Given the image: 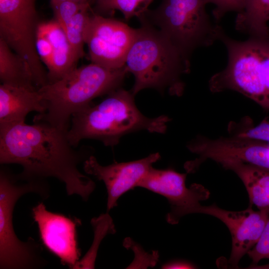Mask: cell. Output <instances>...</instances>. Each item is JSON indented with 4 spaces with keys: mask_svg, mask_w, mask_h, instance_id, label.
<instances>
[{
    "mask_svg": "<svg viewBox=\"0 0 269 269\" xmlns=\"http://www.w3.org/2000/svg\"><path fill=\"white\" fill-rule=\"evenodd\" d=\"M67 133L42 121L0 124V163L21 166L18 175L22 179L56 178L68 195L87 201L96 185L78 165L91 155L83 147L75 149Z\"/></svg>",
    "mask_w": 269,
    "mask_h": 269,
    "instance_id": "6da1fadb",
    "label": "cell"
},
{
    "mask_svg": "<svg viewBox=\"0 0 269 269\" xmlns=\"http://www.w3.org/2000/svg\"><path fill=\"white\" fill-rule=\"evenodd\" d=\"M138 18L141 26L136 28L125 65L134 78L131 92L135 95L151 88L181 96L185 87L181 77L190 71L189 58L146 19Z\"/></svg>",
    "mask_w": 269,
    "mask_h": 269,
    "instance_id": "7a4b0ae2",
    "label": "cell"
},
{
    "mask_svg": "<svg viewBox=\"0 0 269 269\" xmlns=\"http://www.w3.org/2000/svg\"><path fill=\"white\" fill-rule=\"evenodd\" d=\"M134 96L131 91L120 88L99 104L73 114L67 133L71 145L76 148L82 140L93 139L113 147L122 136L136 131L164 133L170 118L146 117L137 108Z\"/></svg>",
    "mask_w": 269,
    "mask_h": 269,
    "instance_id": "3957f363",
    "label": "cell"
},
{
    "mask_svg": "<svg viewBox=\"0 0 269 269\" xmlns=\"http://www.w3.org/2000/svg\"><path fill=\"white\" fill-rule=\"evenodd\" d=\"M128 73L126 66L108 69L94 63L76 67L61 79L38 88L45 112L35 116L68 131L72 116L95 98L121 88Z\"/></svg>",
    "mask_w": 269,
    "mask_h": 269,
    "instance_id": "277c9868",
    "label": "cell"
},
{
    "mask_svg": "<svg viewBox=\"0 0 269 269\" xmlns=\"http://www.w3.org/2000/svg\"><path fill=\"white\" fill-rule=\"evenodd\" d=\"M218 40L227 48L228 62L210 79V91H237L269 110V38L237 41L222 29Z\"/></svg>",
    "mask_w": 269,
    "mask_h": 269,
    "instance_id": "5b68a950",
    "label": "cell"
},
{
    "mask_svg": "<svg viewBox=\"0 0 269 269\" xmlns=\"http://www.w3.org/2000/svg\"><path fill=\"white\" fill-rule=\"evenodd\" d=\"M34 193L45 199L49 187L45 179H22L5 168L0 170V269H34L44 267L41 248L31 237L20 240L12 223L14 206L20 197Z\"/></svg>",
    "mask_w": 269,
    "mask_h": 269,
    "instance_id": "8992f818",
    "label": "cell"
},
{
    "mask_svg": "<svg viewBox=\"0 0 269 269\" xmlns=\"http://www.w3.org/2000/svg\"><path fill=\"white\" fill-rule=\"evenodd\" d=\"M206 4L205 0H161L156 8L148 9L138 17L159 29L189 58L195 49L218 40L222 29L211 22Z\"/></svg>",
    "mask_w": 269,
    "mask_h": 269,
    "instance_id": "52a82bcc",
    "label": "cell"
},
{
    "mask_svg": "<svg viewBox=\"0 0 269 269\" xmlns=\"http://www.w3.org/2000/svg\"><path fill=\"white\" fill-rule=\"evenodd\" d=\"M187 147L198 156L185 163L187 173L195 172L209 159L219 164L242 162L269 171V143L265 141L232 135L216 139L198 136L191 140Z\"/></svg>",
    "mask_w": 269,
    "mask_h": 269,
    "instance_id": "ba28073f",
    "label": "cell"
},
{
    "mask_svg": "<svg viewBox=\"0 0 269 269\" xmlns=\"http://www.w3.org/2000/svg\"><path fill=\"white\" fill-rule=\"evenodd\" d=\"M136 30L118 19L90 14L85 43L92 63L112 69L124 67Z\"/></svg>",
    "mask_w": 269,
    "mask_h": 269,
    "instance_id": "9c48e42d",
    "label": "cell"
},
{
    "mask_svg": "<svg viewBox=\"0 0 269 269\" xmlns=\"http://www.w3.org/2000/svg\"><path fill=\"white\" fill-rule=\"evenodd\" d=\"M186 173L173 169H159L150 167L138 187L147 189L165 197L170 207L166 219L171 224H177L181 217L192 214L200 201L207 199L210 192L201 184L186 187Z\"/></svg>",
    "mask_w": 269,
    "mask_h": 269,
    "instance_id": "30bf717a",
    "label": "cell"
},
{
    "mask_svg": "<svg viewBox=\"0 0 269 269\" xmlns=\"http://www.w3.org/2000/svg\"><path fill=\"white\" fill-rule=\"evenodd\" d=\"M192 213H202L214 216L223 222L232 237L230 265L238 268L242 258L252 249L260 238L269 217V210H254L251 206L240 211L226 210L214 204L202 206L200 203Z\"/></svg>",
    "mask_w": 269,
    "mask_h": 269,
    "instance_id": "8fae6325",
    "label": "cell"
},
{
    "mask_svg": "<svg viewBox=\"0 0 269 269\" xmlns=\"http://www.w3.org/2000/svg\"><path fill=\"white\" fill-rule=\"evenodd\" d=\"M32 215L37 224L42 244L61 264L72 269L80 260L77 228L81 221L47 210L43 202L32 209Z\"/></svg>",
    "mask_w": 269,
    "mask_h": 269,
    "instance_id": "7c38bea8",
    "label": "cell"
},
{
    "mask_svg": "<svg viewBox=\"0 0 269 269\" xmlns=\"http://www.w3.org/2000/svg\"><path fill=\"white\" fill-rule=\"evenodd\" d=\"M160 158L159 153L143 158L104 166L91 155L84 162L85 172L102 181L107 191V212L117 206L119 198L138 185L152 164Z\"/></svg>",
    "mask_w": 269,
    "mask_h": 269,
    "instance_id": "4fadbf2b",
    "label": "cell"
},
{
    "mask_svg": "<svg viewBox=\"0 0 269 269\" xmlns=\"http://www.w3.org/2000/svg\"><path fill=\"white\" fill-rule=\"evenodd\" d=\"M31 112H45L37 88L0 84V124L24 123Z\"/></svg>",
    "mask_w": 269,
    "mask_h": 269,
    "instance_id": "5bb4252c",
    "label": "cell"
},
{
    "mask_svg": "<svg viewBox=\"0 0 269 269\" xmlns=\"http://www.w3.org/2000/svg\"><path fill=\"white\" fill-rule=\"evenodd\" d=\"M49 39L53 48L48 68V83L55 82L77 67L76 60L65 32L55 20L40 22L37 28Z\"/></svg>",
    "mask_w": 269,
    "mask_h": 269,
    "instance_id": "9a60e30c",
    "label": "cell"
},
{
    "mask_svg": "<svg viewBox=\"0 0 269 269\" xmlns=\"http://www.w3.org/2000/svg\"><path fill=\"white\" fill-rule=\"evenodd\" d=\"M220 164L233 171L241 179L251 205H255L258 210H269V171L239 162L226 161Z\"/></svg>",
    "mask_w": 269,
    "mask_h": 269,
    "instance_id": "2e32d148",
    "label": "cell"
},
{
    "mask_svg": "<svg viewBox=\"0 0 269 269\" xmlns=\"http://www.w3.org/2000/svg\"><path fill=\"white\" fill-rule=\"evenodd\" d=\"M235 21L236 29L250 37L269 38V0H246Z\"/></svg>",
    "mask_w": 269,
    "mask_h": 269,
    "instance_id": "e0dca14e",
    "label": "cell"
},
{
    "mask_svg": "<svg viewBox=\"0 0 269 269\" xmlns=\"http://www.w3.org/2000/svg\"><path fill=\"white\" fill-rule=\"evenodd\" d=\"M0 80L4 85L37 88L23 60L1 38Z\"/></svg>",
    "mask_w": 269,
    "mask_h": 269,
    "instance_id": "ac0fdd59",
    "label": "cell"
},
{
    "mask_svg": "<svg viewBox=\"0 0 269 269\" xmlns=\"http://www.w3.org/2000/svg\"><path fill=\"white\" fill-rule=\"evenodd\" d=\"M91 224L94 234L93 244L87 253L75 264L73 269H94L100 243L107 234H113L116 232L113 220L108 212L93 218Z\"/></svg>",
    "mask_w": 269,
    "mask_h": 269,
    "instance_id": "d6986e66",
    "label": "cell"
},
{
    "mask_svg": "<svg viewBox=\"0 0 269 269\" xmlns=\"http://www.w3.org/2000/svg\"><path fill=\"white\" fill-rule=\"evenodd\" d=\"M90 7L81 10L68 21L61 25L78 61L84 55V45L86 29L90 16Z\"/></svg>",
    "mask_w": 269,
    "mask_h": 269,
    "instance_id": "ffe728a7",
    "label": "cell"
},
{
    "mask_svg": "<svg viewBox=\"0 0 269 269\" xmlns=\"http://www.w3.org/2000/svg\"><path fill=\"white\" fill-rule=\"evenodd\" d=\"M96 8L100 13L120 10L126 20L138 17L148 8L153 0H96Z\"/></svg>",
    "mask_w": 269,
    "mask_h": 269,
    "instance_id": "44dd1931",
    "label": "cell"
},
{
    "mask_svg": "<svg viewBox=\"0 0 269 269\" xmlns=\"http://www.w3.org/2000/svg\"><path fill=\"white\" fill-rule=\"evenodd\" d=\"M228 132L232 136L246 137L269 143V121L264 120L254 126L250 118H244L239 123H230Z\"/></svg>",
    "mask_w": 269,
    "mask_h": 269,
    "instance_id": "7402d4cb",
    "label": "cell"
},
{
    "mask_svg": "<svg viewBox=\"0 0 269 269\" xmlns=\"http://www.w3.org/2000/svg\"><path fill=\"white\" fill-rule=\"evenodd\" d=\"M55 19L62 25L81 10L90 7V3H80L71 0L51 3Z\"/></svg>",
    "mask_w": 269,
    "mask_h": 269,
    "instance_id": "603a6c76",
    "label": "cell"
},
{
    "mask_svg": "<svg viewBox=\"0 0 269 269\" xmlns=\"http://www.w3.org/2000/svg\"><path fill=\"white\" fill-rule=\"evenodd\" d=\"M253 265L263 259H269V217L258 241L247 253Z\"/></svg>",
    "mask_w": 269,
    "mask_h": 269,
    "instance_id": "cb8c5ba5",
    "label": "cell"
},
{
    "mask_svg": "<svg viewBox=\"0 0 269 269\" xmlns=\"http://www.w3.org/2000/svg\"><path fill=\"white\" fill-rule=\"evenodd\" d=\"M246 0H205L206 3H212L216 5L213 10V15L217 21L229 11H241Z\"/></svg>",
    "mask_w": 269,
    "mask_h": 269,
    "instance_id": "d4e9b609",
    "label": "cell"
},
{
    "mask_svg": "<svg viewBox=\"0 0 269 269\" xmlns=\"http://www.w3.org/2000/svg\"><path fill=\"white\" fill-rule=\"evenodd\" d=\"M36 49L41 61L49 67L53 54V48L49 39L37 28L35 42Z\"/></svg>",
    "mask_w": 269,
    "mask_h": 269,
    "instance_id": "484cf974",
    "label": "cell"
},
{
    "mask_svg": "<svg viewBox=\"0 0 269 269\" xmlns=\"http://www.w3.org/2000/svg\"><path fill=\"white\" fill-rule=\"evenodd\" d=\"M163 269H194L195 266L190 262L184 261H174L164 264Z\"/></svg>",
    "mask_w": 269,
    "mask_h": 269,
    "instance_id": "4316f807",
    "label": "cell"
},
{
    "mask_svg": "<svg viewBox=\"0 0 269 269\" xmlns=\"http://www.w3.org/2000/svg\"><path fill=\"white\" fill-rule=\"evenodd\" d=\"M66 0H50V2L51 3H55V2H59L63 1H65Z\"/></svg>",
    "mask_w": 269,
    "mask_h": 269,
    "instance_id": "83f0119b",
    "label": "cell"
}]
</instances>
